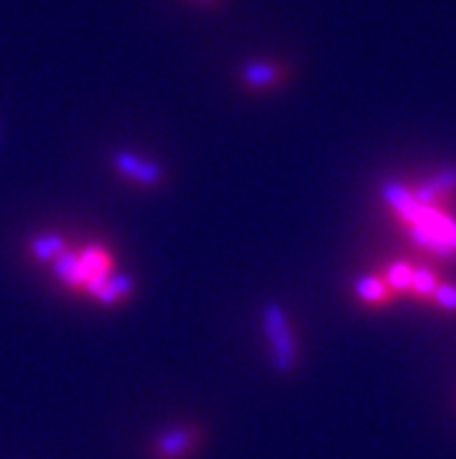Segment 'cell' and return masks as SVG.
I'll return each mask as SVG.
<instances>
[{
	"label": "cell",
	"mask_w": 456,
	"mask_h": 459,
	"mask_svg": "<svg viewBox=\"0 0 456 459\" xmlns=\"http://www.w3.org/2000/svg\"><path fill=\"white\" fill-rule=\"evenodd\" d=\"M115 163L124 175H128L131 180L140 182V185H156L161 180V169L156 163H147L133 154H126V152H116Z\"/></svg>",
	"instance_id": "obj_3"
},
{
	"label": "cell",
	"mask_w": 456,
	"mask_h": 459,
	"mask_svg": "<svg viewBox=\"0 0 456 459\" xmlns=\"http://www.w3.org/2000/svg\"><path fill=\"white\" fill-rule=\"evenodd\" d=\"M198 441V434L194 427H175L166 431L159 441L154 443L156 459H182L194 450Z\"/></svg>",
	"instance_id": "obj_2"
},
{
	"label": "cell",
	"mask_w": 456,
	"mask_h": 459,
	"mask_svg": "<svg viewBox=\"0 0 456 459\" xmlns=\"http://www.w3.org/2000/svg\"><path fill=\"white\" fill-rule=\"evenodd\" d=\"M65 250H68L65 247V238L58 236V233H42V236H35L30 240V255L38 262H56Z\"/></svg>",
	"instance_id": "obj_4"
},
{
	"label": "cell",
	"mask_w": 456,
	"mask_h": 459,
	"mask_svg": "<svg viewBox=\"0 0 456 459\" xmlns=\"http://www.w3.org/2000/svg\"><path fill=\"white\" fill-rule=\"evenodd\" d=\"M358 297L370 303H382L389 297V285L384 278H364L357 287Z\"/></svg>",
	"instance_id": "obj_5"
},
{
	"label": "cell",
	"mask_w": 456,
	"mask_h": 459,
	"mask_svg": "<svg viewBox=\"0 0 456 459\" xmlns=\"http://www.w3.org/2000/svg\"><path fill=\"white\" fill-rule=\"evenodd\" d=\"M205 3H210V0H205Z\"/></svg>",
	"instance_id": "obj_7"
},
{
	"label": "cell",
	"mask_w": 456,
	"mask_h": 459,
	"mask_svg": "<svg viewBox=\"0 0 456 459\" xmlns=\"http://www.w3.org/2000/svg\"><path fill=\"white\" fill-rule=\"evenodd\" d=\"M280 73L272 65H266V64H259V65H249V68H245V82H247L249 87H268L275 77H278Z\"/></svg>",
	"instance_id": "obj_6"
},
{
	"label": "cell",
	"mask_w": 456,
	"mask_h": 459,
	"mask_svg": "<svg viewBox=\"0 0 456 459\" xmlns=\"http://www.w3.org/2000/svg\"><path fill=\"white\" fill-rule=\"evenodd\" d=\"M263 322H266V329L271 332V343L272 350H275V364H278L280 371H291L296 364V343L294 336H291L287 315L275 303H271L263 310Z\"/></svg>",
	"instance_id": "obj_1"
}]
</instances>
